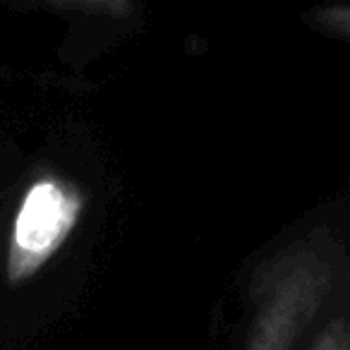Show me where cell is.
<instances>
[{
  "label": "cell",
  "mask_w": 350,
  "mask_h": 350,
  "mask_svg": "<svg viewBox=\"0 0 350 350\" xmlns=\"http://www.w3.org/2000/svg\"><path fill=\"white\" fill-rule=\"evenodd\" d=\"M79 202L58 183H39L27 195L15 221L12 240V278L31 273L65 240L77 221Z\"/></svg>",
  "instance_id": "obj_1"
}]
</instances>
